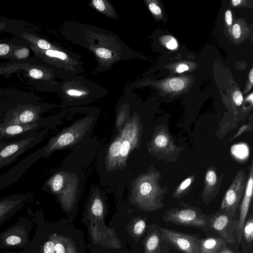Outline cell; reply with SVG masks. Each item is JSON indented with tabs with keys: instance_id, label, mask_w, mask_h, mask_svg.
I'll return each mask as SVG.
<instances>
[{
	"instance_id": "cell-1",
	"label": "cell",
	"mask_w": 253,
	"mask_h": 253,
	"mask_svg": "<svg viewBox=\"0 0 253 253\" xmlns=\"http://www.w3.org/2000/svg\"><path fill=\"white\" fill-rule=\"evenodd\" d=\"M163 219L167 222L198 228L205 231L211 229L207 215L194 208H174L165 212Z\"/></svg>"
},
{
	"instance_id": "cell-2",
	"label": "cell",
	"mask_w": 253,
	"mask_h": 253,
	"mask_svg": "<svg viewBox=\"0 0 253 253\" xmlns=\"http://www.w3.org/2000/svg\"><path fill=\"white\" fill-rule=\"evenodd\" d=\"M161 175L156 171L143 178L139 186V193L146 202L147 208L156 210L164 207L162 201L167 192V188L162 187L159 181Z\"/></svg>"
},
{
	"instance_id": "cell-3",
	"label": "cell",
	"mask_w": 253,
	"mask_h": 253,
	"mask_svg": "<svg viewBox=\"0 0 253 253\" xmlns=\"http://www.w3.org/2000/svg\"><path fill=\"white\" fill-rule=\"evenodd\" d=\"M247 183L244 171L240 170L226 191L218 211L224 212L233 218L240 202L243 198Z\"/></svg>"
},
{
	"instance_id": "cell-4",
	"label": "cell",
	"mask_w": 253,
	"mask_h": 253,
	"mask_svg": "<svg viewBox=\"0 0 253 253\" xmlns=\"http://www.w3.org/2000/svg\"><path fill=\"white\" fill-rule=\"evenodd\" d=\"M161 238L184 253H199L200 240L193 235L158 226Z\"/></svg>"
},
{
	"instance_id": "cell-5",
	"label": "cell",
	"mask_w": 253,
	"mask_h": 253,
	"mask_svg": "<svg viewBox=\"0 0 253 253\" xmlns=\"http://www.w3.org/2000/svg\"><path fill=\"white\" fill-rule=\"evenodd\" d=\"M211 229L217 232L226 242L233 244L236 239L233 235L238 220H233L225 213L217 211L207 216Z\"/></svg>"
},
{
	"instance_id": "cell-6",
	"label": "cell",
	"mask_w": 253,
	"mask_h": 253,
	"mask_svg": "<svg viewBox=\"0 0 253 253\" xmlns=\"http://www.w3.org/2000/svg\"><path fill=\"white\" fill-rule=\"evenodd\" d=\"M253 163L250 167V173L247 181L245 193L240 208V216L235 232L237 235V241L240 243L243 237V229L246 222V219L248 213L253 195Z\"/></svg>"
},
{
	"instance_id": "cell-7",
	"label": "cell",
	"mask_w": 253,
	"mask_h": 253,
	"mask_svg": "<svg viewBox=\"0 0 253 253\" xmlns=\"http://www.w3.org/2000/svg\"><path fill=\"white\" fill-rule=\"evenodd\" d=\"M34 138H28L11 143L0 150V168L17 159L27 149Z\"/></svg>"
},
{
	"instance_id": "cell-8",
	"label": "cell",
	"mask_w": 253,
	"mask_h": 253,
	"mask_svg": "<svg viewBox=\"0 0 253 253\" xmlns=\"http://www.w3.org/2000/svg\"><path fill=\"white\" fill-rule=\"evenodd\" d=\"M153 144L155 148L159 152L167 154L177 152L178 150L166 128H160L157 132L154 138Z\"/></svg>"
},
{
	"instance_id": "cell-9",
	"label": "cell",
	"mask_w": 253,
	"mask_h": 253,
	"mask_svg": "<svg viewBox=\"0 0 253 253\" xmlns=\"http://www.w3.org/2000/svg\"><path fill=\"white\" fill-rule=\"evenodd\" d=\"M38 119V114L33 109H23L17 113H14L7 117L2 125H27L34 124Z\"/></svg>"
},
{
	"instance_id": "cell-10",
	"label": "cell",
	"mask_w": 253,
	"mask_h": 253,
	"mask_svg": "<svg viewBox=\"0 0 253 253\" xmlns=\"http://www.w3.org/2000/svg\"><path fill=\"white\" fill-rule=\"evenodd\" d=\"M226 242L221 238L209 237L200 241L199 253H218L226 247Z\"/></svg>"
},
{
	"instance_id": "cell-11",
	"label": "cell",
	"mask_w": 253,
	"mask_h": 253,
	"mask_svg": "<svg viewBox=\"0 0 253 253\" xmlns=\"http://www.w3.org/2000/svg\"><path fill=\"white\" fill-rule=\"evenodd\" d=\"M38 124L27 125H0V137H12L21 134L35 128Z\"/></svg>"
},
{
	"instance_id": "cell-12",
	"label": "cell",
	"mask_w": 253,
	"mask_h": 253,
	"mask_svg": "<svg viewBox=\"0 0 253 253\" xmlns=\"http://www.w3.org/2000/svg\"><path fill=\"white\" fill-rule=\"evenodd\" d=\"M217 182V175L213 168L209 169L205 175V185L203 191L204 201L208 203L211 200V195Z\"/></svg>"
},
{
	"instance_id": "cell-13",
	"label": "cell",
	"mask_w": 253,
	"mask_h": 253,
	"mask_svg": "<svg viewBox=\"0 0 253 253\" xmlns=\"http://www.w3.org/2000/svg\"><path fill=\"white\" fill-rule=\"evenodd\" d=\"M155 226L153 230L148 237L146 242V249L147 253H161L160 245L161 233L159 229Z\"/></svg>"
},
{
	"instance_id": "cell-14",
	"label": "cell",
	"mask_w": 253,
	"mask_h": 253,
	"mask_svg": "<svg viewBox=\"0 0 253 253\" xmlns=\"http://www.w3.org/2000/svg\"><path fill=\"white\" fill-rule=\"evenodd\" d=\"M20 200H6L0 202V224L6 220L15 210Z\"/></svg>"
},
{
	"instance_id": "cell-15",
	"label": "cell",
	"mask_w": 253,
	"mask_h": 253,
	"mask_svg": "<svg viewBox=\"0 0 253 253\" xmlns=\"http://www.w3.org/2000/svg\"><path fill=\"white\" fill-rule=\"evenodd\" d=\"M194 179V176H189L184 180L177 187L173 193V197L177 199L181 198L185 194Z\"/></svg>"
},
{
	"instance_id": "cell-16",
	"label": "cell",
	"mask_w": 253,
	"mask_h": 253,
	"mask_svg": "<svg viewBox=\"0 0 253 253\" xmlns=\"http://www.w3.org/2000/svg\"><path fill=\"white\" fill-rule=\"evenodd\" d=\"M248 243H251L253 238V219L252 216L245 222L243 229V236Z\"/></svg>"
},
{
	"instance_id": "cell-17",
	"label": "cell",
	"mask_w": 253,
	"mask_h": 253,
	"mask_svg": "<svg viewBox=\"0 0 253 253\" xmlns=\"http://www.w3.org/2000/svg\"><path fill=\"white\" fill-rule=\"evenodd\" d=\"M52 190L54 192L59 191L62 188L63 184V178L62 175L57 174L50 182Z\"/></svg>"
},
{
	"instance_id": "cell-18",
	"label": "cell",
	"mask_w": 253,
	"mask_h": 253,
	"mask_svg": "<svg viewBox=\"0 0 253 253\" xmlns=\"http://www.w3.org/2000/svg\"><path fill=\"white\" fill-rule=\"evenodd\" d=\"M169 85L172 90L179 91L184 87V83L181 79L174 78L169 81Z\"/></svg>"
},
{
	"instance_id": "cell-19",
	"label": "cell",
	"mask_w": 253,
	"mask_h": 253,
	"mask_svg": "<svg viewBox=\"0 0 253 253\" xmlns=\"http://www.w3.org/2000/svg\"><path fill=\"white\" fill-rule=\"evenodd\" d=\"M91 211L96 216H100L102 214L103 211V207L101 201L99 199H96L94 201L91 207Z\"/></svg>"
},
{
	"instance_id": "cell-20",
	"label": "cell",
	"mask_w": 253,
	"mask_h": 253,
	"mask_svg": "<svg viewBox=\"0 0 253 253\" xmlns=\"http://www.w3.org/2000/svg\"><path fill=\"white\" fill-rule=\"evenodd\" d=\"M121 142L120 140H116L111 145L109 149L110 155L113 157H117L120 155Z\"/></svg>"
},
{
	"instance_id": "cell-21",
	"label": "cell",
	"mask_w": 253,
	"mask_h": 253,
	"mask_svg": "<svg viewBox=\"0 0 253 253\" xmlns=\"http://www.w3.org/2000/svg\"><path fill=\"white\" fill-rule=\"evenodd\" d=\"M45 53L47 56L50 57L57 58L62 60H66L67 58V55L61 51L48 49L46 51Z\"/></svg>"
},
{
	"instance_id": "cell-22",
	"label": "cell",
	"mask_w": 253,
	"mask_h": 253,
	"mask_svg": "<svg viewBox=\"0 0 253 253\" xmlns=\"http://www.w3.org/2000/svg\"><path fill=\"white\" fill-rule=\"evenodd\" d=\"M146 227L145 222L143 220L138 221L134 225L133 231L137 235H141L144 231Z\"/></svg>"
},
{
	"instance_id": "cell-23",
	"label": "cell",
	"mask_w": 253,
	"mask_h": 253,
	"mask_svg": "<svg viewBox=\"0 0 253 253\" xmlns=\"http://www.w3.org/2000/svg\"><path fill=\"white\" fill-rule=\"evenodd\" d=\"M95 53L97 56L104 59H109L112 56L111 51L104 48H98L96 49Z\"/></svg>"
},
{
	"instance_id": "cell-24",
	"label": "cell",
	"mask_w": 253,
	"mask_h": 253,
	"mask_svg": "<svg viewBox=\"0 0 253 253\" xmlns=\"http://www.w3.org/2000/svg\"><path fill=\"white\" fill-rule=\"evenodd\" d=\"M22 239L20 237L16 235H10L5 239L6 243L8 245H17L21 242Z\"/></svg>"
},
{
	"instance_id": "cell-25",
	"label": "cell",
	"mask_w": 253,
	"mask_h": 253,
	"mask_svg": "<svg viewBox=\"0 0 253 253\" xmlns=\"http://www.w3.org/2000/svg\"><path fill=\"white\" fill-rule=\"evenodd\" d=\"M130 144L128 141L124 140L122 143L120 148V155L123 157H126L129 151Z\"/></svg>"
},
{
	"instance_id": "cell-26",
	"label": "cell",
	"mask_w": 253,
	"mask_h": 253,
	"mask_svg": "<svg viewBox=\"0 0 253 253\" xmlns=\"http://www.w3.org/2000/svg\"><path fill=\"white\" fill-rule=\"evenodd\" d=\"M166 38L168 41L165 42V45L168 49L173 50L177 47V42L174 38L171 36Z\"/></svg>"
},
{
	"instance_id": "cell-27",
	"label": "cell",
	"mask_w": 253,
	"mask_h": 253,
	"mask_svg": "<svg viewBox=\"0 0 253 253\" xmlns=\"http://www.w3.org/2000/svg\"><path fill=\"white\" fill-rule=\"evenodd\" d=\"M93 5L99 11H105L106 6L105 1L102 0H94L92 1Z\"/></svg>"
},
{
	"instance_id": "cell-28",
	"label": "cell",
	"mask_w": 253,
	"mask_h": 253,
	"mask_svg": "<svg viewBox=\"0 0 253 253\" xmlns=\"http://www.w3.org/2000/svg\"><path fill=\"white\" fill-rule=\"evenodd\" d=\"M233 99L236 106H240L243 102V97L241 92L239 91H236L233 95Z\"/></svg>"
},
{
	"instance_id": "cell-29",
	"label": "cell",
	"mask_w": 253,
	"mask_h": 253,
	"mask_svg": "<svg viewBox=\"0 0 253 253\" xmlns=\"http://www.w3.org/2000/svg\"><path fill=\"white\" fill-rule=\"evenodd\" d=\"M55 245L52 241L47 242L43 247L44 253H54Z\"/></svg>"
},
{
	"instance_id": "cell-30",
	"label": "cell",
	"mask_w": 253,
	"mask_h": 253,
	"mask_svg": "<svg viewBox=\"0 0 253 253\" xmlns=\"http://www.w3.org/2000/svg\"><path fill=\"white\" fill-rule=\"evenodd\" d=\"M232 33L233 37L235 39H238L241 35V29L240 26L236 23L233 25L232 28Z\"/></svg>"
},
{
	"instance_id": "cell-31",
	"label": "cell",
	"mask_w": 253,
	"mask_h": 253,
	"mask_svg": "<svg viewBox=\"0 0 253 253\" xmlns=\"http://www.w3.org/2000/svg\"><path fill=\"white\" fill-rule=\"evenodd\" d=\"M149 8L151 12L156 15H160L162 13L161 8L155 3H150L149 4Z\"/></svg>"
},
{
	"instance_id": "cell-32",
	"label": "cell",
	"mask_w": 253,
	"mask_h": 253,
	"mask_svg": "<svg viewBox=\"0 0 253 253\" xmlns=\"http://www.w3.org/2000/svg\"><path fill=\"white\" fill-rule=\"evenodd\" d=\"M29 75L31 77L34 79H41L43 76V73L42 71L37 69H33L29 71Z\"/></svg>"
},
{
	"instance_id": "cell-33",
	"label": "cell",
	"mask_w": 253,
	"mask_h": 253,
	"mask_svg": "<svg viewBox=\"0 0 253 253\" xmlns=\"http://www.w3.org/2000/svg\"><path fill=\"white\" fill-rule=\"evenodd\" d=\"M37 44L40 48L43 49L48 50L50 47V44L44 40H39Z\"/></svg>"
},
{
	"instance_id": "cell-34",
	"label": "cell",
	"mask_w": 253,
	"mask_h": 253,
	"mask_svg": "<svg viewBox=\"0 0 253 253\" xmlns=\"http://www.w3.org/2000/svg\"><path fill=\"white\" fill-rule=\"evenodd\" d=\"M9 50V46L6 44H0V55L6 54Z\"/></svg>"
},
{
	"instance_id": "cell-35",
	"label": "cell",
	"mask_w": 253,
	"mask_h": 253,
	"mask_svg": "<svg viewBox=\"0 0 253 253\" xmlns=\"http://www.w3.org/2000/svg\"><path fill=\"white\" fill-rule=\"evenodd\" d=\"M225 18L227 24L230 26L232 23V16L231 12L230 10L226 11L225 15Z\"/></svg>"
},
{
	"instance_id": "cell-36",
	"label": "cell",
	"mask_w": 253,
	"mask_h": 253,
	"mask_svg": "<svg viewBox=\"0 0 253 253\" xmlns=\"http://www.w3.org/2000/svg\"><path fill=\"white\" fill-rule=\"evenodd\" d=\"M189 69L188 66L185 64H180L178 65L176 68V70L177 73H180L183 72L184 71H187Z\"/></svg>"
},
{
	"instance_id": "cell-37",
	"label": "cell",
	"mask_w": 253,
	"mask_h": 253,
	"mask_svg": "<svg viewBox=\"0 0 253 253\" xmlns=\"http://www.w3.org/2000/svg\"><path fill=\"white\" fill-rule=\"evenodd\" d=\"M55 252L56 253H65V249L63 245L60 244H57L55 245L54 247Z\"/></svg>"
},
{
	"instance_id": "cell-38",
	"label": "cell",
	"mask_w": 253,
	"mask_h": 253,
	"mask_svg": "<svg viewBox=\"0 0 253 253\" xmlns=\"http://www.w3.org/2000/svg\"><path fill=\"white\" fill-rule=\"evenodd\" d=\"M250 128V126L249 125H245L242 126L238 130L237 133L234 136L233 138H235L238 136L240 135L243 132L245 131H247L248 129Z\"/></svg>"
},
{
	"instance_id": "cell-39",
	"label": "cell",
	"mask_w": 253,
	"mask_h": 253,
	"mask_svg": "<svg viewBox=\"0 0 253 253\" xmlns=\"http://www.w3.org/2000/svg\"><path fill=\"white\" fill-rule=\"evenodd\" d=\"M67 93L72 96H79L82 95L83 92L74 89H70L67 91Z\"/></svg>"
},
{
	"instance_id": "cell-40",
	"label": "cell",
	"mask_w": 253,
	"mask_h": 253,
	"mask_svg": "<svg viewBox=\"0 0 253 253\" xmlns=\"http://www.w3.org/2000/svg\"><path fill=\"white\" fill-rule=\"evenodd\" d=\"M218 253H235L233 251L227 247L224 248Z\"/></svg>"
},
{
	"instance_id": "cell-41",
	"label": "cell",
	"mask_w": 253,
	"mask_h": 253,
	"mask_svg": "<svg viewBox=\"0 0 253 253\" xmlns=\"http://www.w3.org/2000/svg\"><path fill=\"white\" fill-rule=\"evenodd\" d=\"M249 79L251 84L253 83V69H252L249 73Z\"/></svg>"
},
{
	"instance_id": "cell-42",
	"label": "cell",
	"mask_w": 253,
	"mask_h": 253,
	"mask_svg": "<svg viewBox=\"0 0 253 253\" xmlns=\"http://www.w3.org/2000/svg\"><path fill=\"white\" fill-rule=\"evenodd\" d=\"M242 1L241 0H232V3L234 6H237L239 4H240V3L242 2Z\"/></svg>"
}]
</instances>
